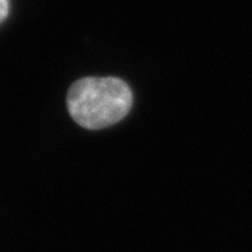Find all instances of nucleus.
Here are the masks:
<instances>
[{
	"label": "nucleus",
	"instance_id": "obj_2",
	"mask_svg": "<svg viewBox=\"0 0 252 252\" xmlns=\"http://www.w3.org/2000/svg\"><path fill=\"white\" fill-rule=\"evenodd\" d=\"M9 0H0V23L4 21V18L9 14Z\"/></svg>",
	"mask_w": 252,
	"mask_h": 252
},
{
	"label": "nucleus",
	"instance_id": "obj_1",
	"mask_svg": "<svg viewBox=\"0 0 252 252\" xmlns=\"http://www.w3.org/2000/svg\"><path fill=\"white\" fill-rule=\"evenodd\" d=\"M133 104V94L117 77H84L67 93V109L79 125L97 130L119 122Z\"/></svg>",
	"mask_w": 252,
	"mask_h": 252
}]
</instances>
